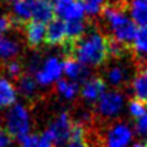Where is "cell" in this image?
Here are the masks:
<instances>
[{
    "instance_id": "4",
    "label": "cell",
    "mask_w": 147,
    "mask_h": 147,
    "mask_svg": "<svg viewBox=\"0 0 147 147\" xmlns=\"http://www.w3.org/2000/svg\"><path fill=\"white\" fill-rule=\"evenodd\" d=\"M124 106V98L117 90L106 91L96 102V113L103 119H112L117 116Z\"/></svg>"
},
{
    "instance_id": "7",
    "label": "cell",
    "mask_w": 147,
    "mask_h": 147,
    "mask_svg": "<svg viewBox=\"0 0 147 147\" xmlns=\"http://www.w3.org/2000/svg\"><path fill=\"white\" fill-rule=\"evenodd\" d=\"M63 65L56 57H48L35 73V81L40 85H50L61 76Z\"/></svg>"
},
{
    "instance_id": "30",
    "label": "cell",
    "mask_w": 147,
    "mask_h": 147,
    "mask_svg": "<svg viewBox=\"0 0 147 147\" xmlns=\"http://www.w3.org/2000/svg\"><path fill=\"white\" fill-rule=\"evenodd\" d=\"M131 147H147V143H136Z\"/></svg>"
},
{
    "instance_id": "29",
    "label": "cell",
    "mask_w": 147,
    "mask_h": 147,
    "mask_svg": "<svg viewBox=\"0 0 147 147\" xmlns=\"http://www.w3.org/2000/svg\"><path fill=\"white\" fill-rule=\"evenodd\" d=\"M65 147H90L89 143H87L86 139L83 141H73V142H69Z\"/></svg>"
},
{
    "instance_id": "26",
    "label": "cell",
    "mask_w": 147,
    "mask_h": 147,
    "mask_svg": "<svg viewBox=\"0 0 147 147\" xmlns=\"http://www.w3.org/2000/svg\"><path fill=\"white\" fill-rule=\"evenodd\" d=\"M14 26H16V24H14L13 18L11 16H5V14L0 16V34L5 33V31H8L9 29L14 28Z\"/></svg>"
},
{
    "instance_id": "15",
    "label": "cell",
    "mask_w": 147,
    "mask_h": 147,
    "mask_svg": "<svg viewBox=\"0 0 147 147\" xmlns=\"http://www.w3.org/2000/svg\"><path fill=\"white\" fill-rule=\"evenodd\" d=\"M107 80L116 89H124L129 85V70L121 65H113L107 70Z\"/></svg>"
},
{
    "instance_id": "13",
    "label": "cell",
    "mask_w": 147,
    "mask_h": 147,
    "mask_svg": "<svg viewBox=\"0 0 147 147\" xmlns=\"http://www.w3.org/2000/svg\"><path fill=\"white\" fill-rule=\"evenodd\" d=\"M131 89L134 91L136 99L147 104V65H137V73L131 82Z\"/></svg>"
},
{
    "instance_id": "21",
    "label": "cell",
    "mask_w": 147,
    "mask_h": 147,
    "mask_svg": "<svg viewBox=\"0 0 147 147\" xmlns=\"http://www.w3.org/2000/svg\"><path fill=\"white\" fill-rule=\"evenodd\" d=\"M20 52V46L17 42L8 39L5 36H0V59L8 60Z\"/></svg>"
},
{
    "instance_id": "6",
    "label": "cell",
    "mask_w": 147,
    "mask_h": 147,
    "mask_svg": "<svg viewBox=\"0 0 147 147\" xmlns=\"http://www.w3.org/2000/svg\"><path fill=\"white\" fill-rule=\"evenodd\" d=\"M133 138L130 128L122 122L111 124L104 134V144L106 147H128Z\"/></svg>"
},
{
    "instance_id": "27",
    "label": "cell",
    "mask_w": 147,
    "mask_h": 147,
    "mask_svg": "<svg viewBox=\"0 0 147 147\" xmlns=\"http://www.w3.org/2000/svg\"><path fill=\"white\" fill-rule=\"evenodd\" d=\"M136 129L139 134H147V112L136 122Z\"/></svg>"
},
{
    "instance_id": "11",
    "label": "cell",
    "mask_w": 147,
    "mask_h": 147,
    "mask_svg": "<svg viewBox=\"0 0 147 147\" xmlns=\"http://www.w3.org/2000/svg\"><path fill=\"white\" fill-rule=\"evenodd\" d=\"M63 70L67 74V77H69L73 82H85L90 78V69L89 67L78 63L77 60L72 57H65L63 61Z\"/></svg>"
},
{
    "instance_id": "8",
    "label": "cell",
    "mask_w": 147,
    "mask_h": 147,
    "mask_svg": "<svg viewBox=\"0 0 147 147\" xmlns=\"http://www.w3.org/2000/svg\"><path fill=\"white\" fill-rule=\"evenodd\" d=\"M67 40V22L60 18H53L46 28V46H63Z\"/></svg>"
},
{
    "instance_id": "19",
    "label": "cell",
    "mask_w": 147,
    "mask_h": 147,
    "mask_svg": "<svg viewBox=\"0 0 147 147\" xmlns=\"http://www.w3.org/2000/svg\"><path fill=\"white\" fill-rule=\"evenodd\" d=\"M17 89L25 98L31 99L36 92L35 78H33L30 74H22L17 80Z\"/></svg>"
},
{
    "instance_id": "3",
    "label": "cell",
    "mask_w": 147,
    "mask_h": 147,
    "mask_svg": "<svg viewBox=\"0 0 147 147\" xmlns=\"http://www.w3.org/2000/svg\"><path fill=\"white\" fill-rule=\"evenodd\" d=\"M5 126L12 138H17L20 141L28 136L30 130V117L28 109L22 104H14L7 113Z\"/></svg>"
},
{
    "instance_id": "16",
    "label": "cell",
    "mask_w": 147,
    "mask_h": 147,
    "mask_svg": "<svg viewBox=\"0 0 147 147\" xmlns=\"http://www.w3.org/2000/svg\"><path fill=\"white\" fill-rule=\"evenodd\" d=\"M21 147H55L52 137L47 130L42 134H28L20 139Z\"/></svg>"
},
{
    "instance_id": "5",
    "label": "cell",
    "mask_w": 147,
    "mask_h": 147,
    "mask_svg": "<svg viewBox=\"0 0 147 147\" xmlns=\"http://www.w3.org/2000/svg\"><path fill=\"white\" fill-rule=\"evenodd\" d=\"M73 126V120L68 115V112H61L53 122L50 125L47 131L52 137L55 146H64L69 143L70 139V130Z\"/></svg>"
},
{
    "instance_id": "2",
    "label": "cell",
    "mask_w": 147,
    "mask_h": 147,
    "mask_svg": "<svg viewBox=\"0 0 147 147\" xmlns=\"http://www.w3.org/2000/svg\"><path fill=\"white\" fill-rule=\"evenodd\" d=\"M100 14L108 24V29L111 31L109 36L126 46H131L137 33V25L133 22V20L129 18L124 11H120L109 4L103 5Z\"/></svg>"
},
{
    "instance_id": "12",
    "label": "cell",
    "mask_w": 147,
    "mask_h": 147,
    "mask_svg": "<svg viewBox=\"0 0 147 147\" xmlns=\"http://www.w3.org/2000/svg\"><path fill=\"white\" fill-rule=\"evenodd\" d=\"M25 28V35L28 45L31 48H38L45 43L46 39V25L35 22V21H29L24 25Z\"/></svg>"
},
{
    "instance_id": "17",
    "label": "cell",
    "mask_w": 147,
    "mask_h": 147,
    "mask_svg": "<svg viewBox=\"0 0 147 147\" xmlns=\"http://www.w3.org/2000/svg\"><path fill=\"white\" fill-rule=\"evenodd\" d=\"M17 91L16 87L5 77L0 76V108L11 107L16 103Z\"/></svg>"
},
{
    "instance_id": "25",
    "label": "cell",
    "mask_w": 147,
    "mask_h": 147,
    "mask_svg": "<svg viewBox=\"0 0 147 147\" xmlns=\"http://www.w3.org/2000/svg\"><path fill=\"white\" fill-rule=\"evenodd\" d=\"M4 69L7 70L9 76L14 80H18L21 76L24 74V69H22V65L20 64L18 61H8L5 65H4Z\"/></svg>"
},
{
    "instance_id": "24",
    "label": "cell",
    "mask_w": 147,
    "mask_h": 147,
    "mask_svg": "<svg viewBox=\"0 0 147 147\" xmlns=\"http://www.w3.org/2000/svg\"><path fill=\"white\" fill-rule=\"evenodd\" d=\"M129 111H130L131 116H133L134 119L138 120L139 117H142L147 112V104L134 98L130 102V104H129Z\"/></svg>"
},
{
    "instance_id": "10",
    "label": "cell",
    "mask_w": 147,
    "mask_h": 147,
    "mask_svg": "<svg viewBox=\"0 0 147 147\" xmlns=\"http://www.w3.org/2000/svg\"><path fill=\"white\" fill-rule=\"evenodd\" d=\"M106 81L102 77H90L87 81L83 82L81 95L86 102L96 103L99 98L106 92Z\"/></svg>"
},
{
    "instance_id": "1",
    "label": "cell",
    "mask_w": 147,
    "mask_h": 147,
    "mask_svg": "<svg viewBox=\"0 0 147 147\" xmlns=\"http://www.w3.org/2000/svg\"><path fill=\"white\" fill-rule=\"evenodd\" d=\"M90 28L87 33L76 43L70 46H63L65 57H72L83 65L102 67L108 60V46L107 35L96 28Z\"/></svg>"
},
{
    "instance_id": "22",
    "label": "cell",
    "mask_w": 147,
    "mask_h": 147,
    "mask_svg": "<svg viewBox=\"0 0 147 147\" xmlns=\"http://www.w3.org/2000/svg\"><path fill=\"white\" fill-rule=\"evenodd\" d=\"M57 91L65 99H73L78 92V85L76 82H69L65 80L57 81Z\"/></svg>"
},
{
    "instance_id": "28",
    "label": "cell",
    "mask_w": 147,
    "mask_h": 147,
    "mask_svg": "<svg viewBox=\"0 0 147 147\" xmlns=\"http://www.w3.org/2000/svg\"><path fill=\"white\" fill-rule=\"evenodd\" d=\"M12 142V137L7 131L5 128L0 125V147H8Z\"/></svg>"
},
{
    "instance_id": "23",
    "label": "cell",
    "mask_w": 147,
    "mask_h": 147,
    "mask_svg": "<svg viewBox=\"0 0 147 147\" xmlns=\"http://www.w3.org/2000/svg\"><path fill=\"white\" fill-rule=\"evenodd\" d=\"M78 1L82 4L83 11L90 17H95L96 14H99L104 5V0H78Z\"/></svg>"
},
{
    "instance_id": "9",
    "label": "cell",
    "mask_w": 147,
    "mask_h": 147,
    "mask_svg": "<svg viewBox=\"0 0 147 147\" xmlns=\"http://www.w3.org/2000/svg\"><path fill=\"white\" fill-rule=\"evenodd\" d=\"M38 0H12V9H13V18L16 26H24L33 18L34 8Z\"/></svg>"
},
{
    "instance_id": "18",
    "label": "cell",
    "mask_w": 147,
    "mask_h": 147,
    "mask_svg": "<svg viewBox=\"0 0 147 147\" xmlns=\"http://www.w3.org/2000/svg\"><path fill=\"white\" fill-rule=\"evenodd\" d=\"M131 20L136 25L147 26V1L146 0H131L129 4Z\"/></svg>"
},
{
    "instance_id": "20",
    "label": "cell",
    "mask_w": 147,
    "mask_h": 147,
    "mask_svg": "<svg viewBox=\"0 0 147 147\" xmlns=\"http://www.w3.org/2000/svg\"><path fill=\"white\" fill-rule=\"evenodd\" d=\"M131 50L134 56L147 55V26L137 29L136 36L131 43Z\"/></svg>"
},
{
    "instance_id": "14",
    "label": "cell",
    "mask_w": 147,
    "mask_h": 147,
    "mask_svg": "<svg viewBox=\"0 0 147 147\" xmlns=\"http://www.w3.org/2000/svg\"><path fill=\"white\" fill-rule=\"evenodd\" d=\"M53 18H55V11H53L51 0H38L34 8L31 21L46 25V24H50Z\"/></svg>"
}]
</instances>
